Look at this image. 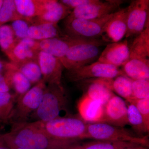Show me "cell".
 Instances as JSON below:
<instances>
[{
	"label": "cell",
	"instance_id": "6da1fadb",
	"mask_svg": "<svg viewBox=\"0 0 149 149\" xmlns=\"http://www.w3.org/2000/svg\"><path fill=\"white\" fill-rule=\"evenodd\" d=\"M10 130L2 134L10 148L25 149H67L76 142L61 141L51 137L38 121L12 123Z\"/></svg>",
	"mask_w": 149,
	"mask_h": 149
},
{
	"label": "cell",
	"instance_id": "7a4b0ae2",
	"mask_svg": "<svg viewBox=\"0 0 149 149\" xmlns=\"http://www.w3.org/2000/svg\"><path fill=\"white\" fill-rule=\"evenodd\" d=\"M110 142H129L149 147L148 136L135 135L124 128L116 127L105 123H87L84 139Z\"/></svg>",
	"mask_w": 149,
	"mask_h": 149
},
{
	"label": "cell",
	"instance_id": "3957f363",
	"mask_svg": "<svg viewBox=\"0 0 149 149\" xmlns=\"http://www.w3.org/2000/svg\"><path fill=\"white\" fill-rule=\"evenodd\" d=\"M68 100L62 85L47 84L42 100L32 115L36 121L46 122L57 118L66 108Z\"/></svg>",
	"mask_w": 149,
	"mask_h": 149
},
{
	"label": "cell",
	"instance_id": "277c9868",
	"mask_svg": "<svg viewBox=\"0 0 149 149\" xmlns=\"http://www.w3.org/2000/svg\"><path fill=\"white\" fill-rule=\"evenodd\" d=\"M39 122L48 134L57 140L77 143L84 139L87 123L80 117L60 116L47 122Z\"/></svg>",
	"mask_w": 149,
	"mask_h": 149
},
{
	"label": "cell",
	"instance_id": "5b68a950",
	"mask_svg": "<svg viewBox=\"0 0 149 149\" xmlns=\"http://www.w3.org/2000/svg\"><path fill=\"white\" fill-rule=\"evenodd\" d=\"M107 43L102 39L85 40L72 46L60 60L67 70L90 64L99 58L100 47Z\"/></svg>",
	"mask_w": 149,
	"mask_h": 149
},
{
	"label": "cell",
	"instance_id": "8992f818",
	"mask_svg": "<svg viewBox=\"0 0 149 149\" xmlns=\"http://www.w3.org/2000/svg\"><path fill=\"white\" fill-rule=\"evenodd\" d=\"M47 84L42 79L17 100L10 123L27 121L40 105Z\"/></svg>",
	"mask_w": 149,
	"mask_h": 149
},
{
	"label": "cell",
	"instance_id": "52a82bcc",
	"mask_svg": "<svg viewBox=\"0 0 149 149\" xmlns=\"http://www.w3.org/2000/svg\"><path fill=\"white\" fill-rule=\"evenodd\" d=\"M114 13L97 19H74L64 24V32L68 36L74 38L98 40L101 38L105 25Z\"/></svg>",
	"mask_w": 149,
	"mask_h": 149
},
{
	"label": "cell",
	"instance_id": "ba28073f",
	"mask_svg": "<svg viewBox=\"0 0 149 149\" xmlns=\"http://www.w3.org/2000/svg\"><path fill=\"white\" fill-rule=\"evenodd\" d=\"M67 70L68 79L74 82H81L89 79H113L119 75H124L119 68L98 61Z\"/></svg>",
	"mask_w": 149,
	"mask_h": 149
},
{
	"label": "cell",
	"instance_id": "9c48e42d",
	"mask_svg": "<svg viewBox=\"0 0 149 149\" xmlns=\"http://www.w3.org/2000/svg\"><path fill=\"white\" fill-rule=\"evenodd\" d=\"M124 2L122 0H95L94 2L73 10L65 19L64 24L74 19H93L103 17L120 9V6Z\"/></svg>",
	"mask_w": 149,
	"mask_h": 149
},
{
	"label": "cell",
	"instance_id": "30bf717a",
	"mask_svg": "<svg viewBox=\"0 0 149 149\" xmlns=\"http://www.w3.org/2000/svg\"><path fill=\"white\" fill-rule=\"evenodd\" d=\"M125 37L138 35L149 25V0H134L127 7Z\"/></svg>",
	"mask_w": 149,
	"mask_h": 149
},
{
	"label": "cell",
	"instance_id": "8fae6325",
	"mask_svg": "<svg viewBox=\"0 0 149 149\" xmlns=\"http://www.w3.org/2000/svg\"><path fill=\"white\" fill-rule=\"evenodd\" d=\"M127 8L120 9L113 13L103 29L102 40L106 43L120 42L127 32Z\"/></svg>",
	"mask_w": 149,
	"mask_h": 149
},
{
	"label": "cell",
	"instance_id": "7c38bea8",
	"mask_svg": "<svg viewBox=\"0 0 149 149\" xmlns=\"http://www.w3.org/2000/svg\"><path fill=\"white\" fill-rule=\"evenodd\" d=\"M37 61L42 79L46 84L62 85V76L64 68L59 59L45 52H39Z\"/></svg>",
	"mask_w": 149,
	"mask_h": 149
},
{
	"label": "cell",
	"instance_id": "4fadbf2b",
	"mask_svg": "<svg viewBox=\"0 0 149 149\" xmlns=\"http://www.w3.org/2000/svg\"><path fill=\"white\" fill-rule=\"evenodd\" d=\"M124 128L128 125L127 105L123 99L114 95L104 106L103 122Z\"/></svg>",
	"mask_w": 149,
	"mask_h": 149
},
{
	"label": "cell",
	"instance_id": "5bb4252c",
	"mask_svg": "<svg viewBox=\"0 0 149 149\" xmlns=\"http://www.w3.org/2000/svg\"><path fill=\"white\" fill-rule=\"evenodd\" d=\"M128 41L125 40L107 45L99 56L97 61L120 67L122 66L130 56V49Z\"/></svg>",
	"mask_w": 149,
	"mask_h": 149
},
{
	"label": "cell",
	"instance_id": "9a60e30c",
	"mask_svg": "<svg viewBox=\"0 0 149 149\" xmlns=\"http://www.w3.org/2000/svg\"><path fill=\"white\" fill-rule=\"evenodd\" d=\"M86 40L70 37L54 38L37 41V49L59 59L66 55L69 49L75 44Z\"/></svg>",
	"mask_w": 149,
	"mask_h": 149
},
{
	"label": "cell",
	"instance_id": "2e32d148",
	"mask_svg": "<svg viewBox=\"0 0 149 149\" xmlns=\"http://www.w3.org/2000/svg\"><path fill=\"white\" fill-rule=\"evenodd\" d=\"M72 10L59 1L46 0L45 6L43 13L27 22L30 24L41 23L58 24L62 19L66 18Z\"/></svg>",
	"mask_w": 149,
	"mask_h": 149
},
{
	"label": "cell",
	"instance_id": "e0dca14e",
	"mask_svg": "<svg viewBox=\"0 0 149 149\" xmlns=\"http://www.w3.org/2000/svg\"><path fill=\"white\" fill-rule=\"evenodd\" d=\"M37 41L29 37L19 41L7 56L10 62L18 65L37 61Z\"/></svg>",
	"mask_w": 149,
	"mask_h": 149
},
{
	"label": "cell",
	"instance_id": "ac0fdd59",
	"mask_svg": "<svg viewBox=\"0 0 149 149\" xmlns=\"http://www.w3.org/2000/svg\"><path fill=\"white\" fill-rule=\"evenodd\" d=\"M3 71L6 83L14 92L17 100L31 88V83L12 63L5 62Z\"/></svg>",
	"mask_w": 149,
	"mask_h": 149
},
{
	"label": "cell",
	"instance_id": "d6986e66",
	"mask_svg": "<svg viewBox=\"0 0 149 149\" xmlns=\"http://www.w3.org/2000/svg\"><path fill=\"white\" fill-rule=\"evenodd\" d=\"M16 100V96L11 93L6 83L3 72H0V125L10 124Z\"/></svg>",
	"mask_w": 149,
	"mask_h": 149
},
{
	"label": "cell",
	"instance_id": "ffe728a7",
	"mask_svg": "<svg viewBox=\"0 0 149 149\" xmlns=\"http://www.w3.org/2000/svg\"><path fill=\"white\" fill-rule=\"evenodd\" d=\"M80 118L86 123L102 122L104 106L84 95L77 103Z\"/></svg>",
	"mask_w": 149,
	"mask_h": 149
},
{
	"label": "cell",
	"instance_id": "44dd1931",
	"mask_svg": "<svg viewBox=\"0 0 149 149\" xmlns=\"http://www.w3.org/2000/svg\"><path fill=\"white\" fill-rule=\"evenodd\" d=\"M121 70L132 80H149V58H129Z\"/></svg>",
	"mask_w": 149,
	"mask_h": 149
},
{
	"label": "cell",
	"instance_id": "7402d4cb",
	"mask_svg": "<svg viewBox=\"0 0 149 149\" xmlns=\"http://www.w3.org/2000/svg\"><path fill=\"white\" fill-rule=\"evenodd\" d=\"M83 81L88 83L85 95L104 106L114 95V93L104 83L102 79H89Z\"/></svg>",
	"mask_w": 149,
	"mask_h": 149
},
{
	"label": "cell",
	"instance_id": "603a6c76",
	"mask_svg": "<svg viewBox=\"0 0 149 149\" xmlns=\"http://www.w3.org/2000/svg\"><path fill=\"white\" fill-rule=\"evenodd\" d=\"M66 35L58 24L52 23L30 24L28 32L29 38L37 41L64 37Z\"/></svg>",
	"mask_w": 149,
	"mask_h": 149
},
{
	"label": "cell",
	"instance_id": "cb8c5ba5",
	"mask_svg": "<svg viewBox=\"0 0 149 149\" xmlns=\"http://www.w3.org/2000/svg\"><path fill=\"white\" fill-rule=\"evenodd\" d=\"M19 14L26 21L40 16L45 6L46 0H14Z\"/></svg>",
	"mask_w": 149,
	"mask_h": 149
},
{
	"label": "cell",
	"instance_id": "d4e9b609",
	"mask_svg": "<svg viewBox=\"0 0 149 149\" xmlns=\"http://www.w3.org/2000/svg\"><path fill=\"white\" fill-rule=\"evenodd\" d=\"M132 80L125 75H120L113 79H105L104 83L113 93L129 102L133 100Z\"/></svg>",
	"mask_w": 149,
	"mask_h": 149
},
{
	"label": "cell",
	"instance_id": "484cf974",
	"mask_svg": "<svg viewBox=\"0 0 149 149\" xmlns=\"http://www.w3.org/2000/svg\"><path fill=\"white\" fill-rule=\"evenodd\" d=\"M129 49V58H149V25L143 32L137 35Z\"/></svg>",
	"mask_w": 149,
	"mask_h": 149
},
{
	"label": "cell",
	"instance_id": "4316f807",
	"mask_svg": "<svg viewBox=\"0 0 149 149\" xmlns=\"http://www.w3.org/2000/svg\"><path fill=\"white\" fill-rule=\"evenodd\" d=\"M135 145L138 144L129 142L93 140L82 143H76L67 149H122Z\"/></svg>",
	"mask_w": 149,
	"mask_h": 149
},
{
	"label": "cell",
	"instance_id": "83f0119b",
	"mask_svg": "<svg viewBox=\"0 0 149 149\" xmlns=\"http://www.w3.org/2000/svg\"><path fill=\"white\" fill-rule=\"evenodd\" d=\"M127 104V120L128 125L131 126L133 130L140 135L143 137V134L149 133L144 122L142 116L135 105L132 102H128Z\"/></svg>",
	"mask_w": 149,
	"mask_h": 149
},
{
	"label": "cell",
	"instance_id": "f1b7e54d",
	"mask_svg": "<svg viewBox=\"0 0 149 149\" xmlns=\"http://www.w3.org/2000/svg\"><path fill=\"white\" fill-rule=\"evenodd\" d=\"M13 64L17 69L29 80L32 85H35L42 79L38 61L27 62L20 64Z\"/></svg>",
	"mask_w": 149,
	"mask_h": 149
},
{
	"label": "cell",
	"instance_id": "f546056e",
	"mask_svg": "<svg viewBox=\"0 0 149 149\" xmlns=\"http://www.w3.org/2000/svg\"><path fill=\"white\" fill-rule=\"evenodd\" d=\"M19 42L10 25L0 26V48L6 55H8Z\"/></svg>",
	"mask_w": 149,
	"mask_h": 149
},
{
	"label": "cell",
	"instance_id": "4dcf8cb0",
	"mask_svg": "<svg viewBox=\"0 0 149 149\" xmlns=\"http://www.w3.org/2000/svg\"><path fill=\"white\" fill-rule=\"evenodd\" d=\"M18 19H24L17 10L14 1L3 0L0 10V26Z\"/></svg>",
	"mask_w": 149,
	"mask_h": 149
},
{
	"label": "cell",
	"instance_id": "1f68e13d",
	"mask_svg": "<svg viewBox=\"0 0 149 149\" xmlns=\"http://www.w3.org/2000/svg\"><path fill=\"white\" fill-rule=\"evenodd\" d=\"M132 90L133 100L148 98L149 80H132Z\"/></svg>",
	"mask_w": 149,
	"mask_h": 149
},
{
	"label": "cell",
	"instance_id": "d6a6232c",
	"mask_svg": "<svg viewBox=\"0 0 149 149\" xmlns=\"http://www.w3.org/2000/svg\"><path fill=\"white\" fill-rule=\"evenodd\" d=\"M30 24L24 19H18L12 22L10 26L14 34L19 41L27 38Z\"/></svg>",
	"mask_w": 149,
	"mask_h": 149
},
{
	"label": "cell",
	"instance_id": "836d02e7",
	"mask_svg": "<svg viewBox=\"0 0 149 149\" xmlns=\"http://www.w3.org/2000/svg\"><path fill=\"white\" fill-rule=\"evenodd\" d=\"M132 102L141 113L145 125L149 130V98L141 100H135L127 102Z\"/></svg>",
	"mask_w": 149,
	"mask_h": 149
},
{
	"label": "cell",
	"instance_id": "e575fe53",
	"mask_svg": "<svg viewBox=\"0 0 149 149\" xmlns=\"http://www.w3.org/2000/svg\"><path fill=\"white\" fill-rule=\"evenodd\" d=\"M59 1L68 8L73 10L81 6L94 2L95 0H60Z\"/></svg>",
	"mask_w": 149,
	"mask_h": 149
},
{
	"label": "cell",
	"instance_id": "d590c367",
	"mask_svg": "<svg viewBox=\"0 0 149 149\" xmlns=\"http://www.w3.org/2000/svg\"><path fill=\"white\" fill-rule=\"evenodd\" d=\"M0 149H11L3 138L2 134L0 133Z\"/></svg>",
	"mask_w": 149,
	"mask_h": 149
},
{
	"label": "cell",
	"instance_id": "8d00e7d4",
	"mask_svg": "<svg viewBox=\"0 0 149 149\" xmlns=\"http://www.w3.org/2000/svg\"><path fill=\"white\" fill-rule=\"evenodd\" d=\"M148 147L140 145H135L126 147L122 149H148Z\"/></svg>",
	"mask_w": 149,
	"mask_h": 149
},
{
	"label": "cell",
	"instance_id": "74e56055",
	"mask_svg": "<svg viewBox=\"0 0 149 149\" xmlns=\"http://www.w3.org/2000/svg\"><path fill=\"white\" fill-rule=\"evenodd\" d=\"M5 62L3 61L0 59V72H2L4 66Z\"/></svg>",
	"mask_w": 149,
	"mask_h": 149
},
{
	"label": "cell",
	"instance_id": "f35d334b",
	"mask_svg": "<svg viewBox=\"0 0 149 149\" xmlns=\"http://www.w3.org/2000/svg\"><path fill=\"white\" fill-rule=\"evenodd\" d=\"M3 1V0H0V10H1V8L2 5Z\"/></svg>",
	"mask_w": 149,
	"mask_h": 149
},
{
	"label": "cell",
	"instance_id": "ab89813d",
	"mask_svg": "<svg viewBox=\"0 0 149 149\" xmlns=\"http://www.w3.org/2000/svg\"><path fill=\"white\" fill-rule=\"evenodd\" d=\"M11 149H25L23 148H11Z\"/></svg>",
	"mask_w": 149,
	"mask_h": 149
}]
</instances>
